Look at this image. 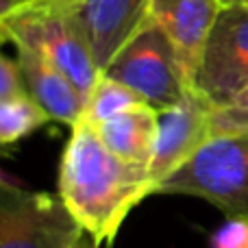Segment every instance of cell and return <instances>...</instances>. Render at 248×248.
<instances>
[{"mask_svg":"<svg viewBox=\"0 0 248 248\" xmlns=\"http://www.w3.org/2000/svg\"><path fill=\"white\" fill-rule=\"evenodd\" d=\"M155 194L196 196L229 218L248 220V133L211 135Z\"/></svg>","mask_w":248,"mask_h":248,"instance_id":"2","label":"cell"},{"mask_svg":"<svg viewBox=\"0 0 248 248\" xmlns=\"http://www.w3.org/2000/svg\"><path fill=\"white\" fill-rule=\"evenodd\" d=\"M248 85V7H220L202 46L192 90L214 107L231 103Z\"/></svg>","mask_w":248,"mask_h":248,"instance_id":"5","label":"cell"},{"mask_svg":"<svg viewBox=\"0 0 248 248\" xmlns=\"http://www.w3.org/2000/svg\"><path fill=\"white\" fill-rule=\"evenodd\" d=\"M140 105H146V103L137 92H133L131 87H126L124 83L116 81V78L107 77L103 72L85 100L81 122L98 126V124L111 120V118L120 116V113L128 111L133 107H140Z\"/></svg>","mask_w":248,"mask_h":248,"instance_id":"12","label":"cell"},{"mask_svg":"<svg viewBox=\"0 0 248 248\" xmlns=\"http://www.w3.org/2000/svg\"><path fill=\"white\" fill-rule=\"evenodd\" d=\"M72 7L100 72L150 20V0H63Z\"/></svg>","mask_w":248,"mask_h":248,"instance_id":"8","label":"cell"},{"mask_svg":"<svg viewBox=\"0 0 248 248\" xmlns=\"http://www.w3.org/2000/svg\"><path fill=\"white\" fill-rule=\"evenodd\" d=\"M2 44V42H0ZM26 85L22 78V70L17 59H9L0 52V100L9 98V96L24 94Z\"/></svg>","mask_w":248,"mask_h":248,"instance_id":"16","label":"cell"},{"mask_svg":"<svg viewBox=\"0 0 248 248\" xmlns=\"http://www.w3.org/2000/svg\"><path fill=\"white\" fill-rule=\"evenodd\" d=\"M59 198L98 246H111L126 216L150 196L148 166L118 157L96 126L78 120L61 153Z\"/></svg>","mask_w":248,"mask_h":248,"instance_id":"1","label":"cell"},{"mask_svg":"<svg viewBox=\"0 0 248 248\" xmlns=\"http://www.w3.org/2000/svg\"><path fill=\"white\" fill-rule=\"evenodd\" d=\"M50 120L29 92L0 100V146L24 140Z\"/></svg>","mask_w":248,"mask_h":248,"instance_id":"13","label":"cell"},{"mask_svg":"<svg viewBox=\"0 0 248 248\" xmlns=\"http://www.w3.org/2000/svg\"><path fill=\"white\" fill-rule=\"evenodd\" d=\"M100 140L111 153L133 163L148 166L159 131V109L140 105L96 126Z\"/></svg>","mask_w":248,"mask_h":248,"instance_id":"11","label":"cell"},{"mask_svg":"<svg viewBox=\"0 0 248 248\" xmlns=\"http://www.w3.org/2000/svg\"><path fill=\"white\" fill-rule=\"evenodd\" d=\"M65 248H100V246L96 244V242H94V237H92L90 233L81 231V233H78V235L74 237V240L70 242V244L65 246Z\"/></svg>","mask_w":248,"mask_h":248,"instance_id":"19","label":"cell"},{"mask_svg":"<svg viewBox=\"0 0 248 248\" xmlns=\"http://www.w3.org/2000/svg\"><path fill=\"white\" fill-rule=\"evenodd\" d=\"M220 7H248V0H218Z\"/></svg>","mask_w":248,"mask_h":248,"instance_id":"21","label":"cell"},{"mask_svg":"<svg viewBox=\"0 0 248 248\" xmlns=\"http://www.w3.org/2000/svg\"><path fill=\"white\" fill-rule=\"evenodd\" d=\"M229 133H248V85L231 103L211 111V135Z\"/></svg>","mask_w":248,"mask_h":248,"instance_id":"14","label":"cell"},{"mask_svg":"<svg viewBox=\"0 0 248 248\" xmlns=\"http://www.w3.org/2000/svg\"><path fill=\"white\" fill-rule=\"evenodd\" d=\"M103 72L137 92L155 109L172 107L192 90L174 44L153 17L118 50Z\"/></svg>","mask_w":248,"mask_h":248,"instance_id":"4","label":"cell"},{"mask_svg":"<svg viewBox=\"0 0 248 248\" xmlns=\"http://www.w3.org/2000/svg\"><path fill=\"white\" fill-rule=\"evenodd\" d=\"M81 231L55 194L0 189V248H65Z\"/></svg>","mask_w":248,"mask_h":248,"instance_id":"6","label":"cell"},{"mask_svg":"<svg viewBox=\"0 0 248 248\" xmlns=\"http://www.w3.org/2000/svg\"><path fill=\"white\" fill-rule=\"evenodd\" d=\"M211 111L214 105L194 90L176 105L159 109L157 141L148 163L150 196L211 137Z\"/></svg>","mask_w":248,"mask_h":248,"instance_id":"7","label":"cell"},{"mask_svg":"<svg viewBox=\"0 0 248 248\" xmlns=\"http://www.w3.org/2000/svg\"><path fill=\"white\" fill-rule=\"evenodd\" d=\"M24 187H29L24 181L9 174V172H4L2 168H0V189H24Z\"/></svg>","mask_w":248,"mask_h":248,"instance_id":"18","label":"cell"},{"mask_svg":"<svg viewBox=\"0 0 248 248\" xmlns=\"http://www.w3.org/2000/svg\"><path fill=\"white\" fill-rule=\"evenodd\" d=\"M218 11V0H150V17L174 44L189 81H194L202 46Z\"/></svg>","mask_w":248,"mask_h":248,"instance_id":"9","label":"cell"},{"mask_svg":"<svg viewBox=\"0 0 248 248\" xmlns=\"http://www.w3.org/2000/svg\"><path fill=\"white\" fill-rule=\"evenodd\" d=\"M17 9H20L17 0H0V42H7V37H4V24L16 16Z\"/></svg>","mask_w":248,"mask_h":248,"instance_id":"17","label":"cell"},{"mask_svg":"<svg viewBox=\"0 0 248 248\" xmlns=\"http://www.w3.org/2000/svg\"><path fill=\"white\" fill-rule=\"evenodd\" d=\"M209 248H248V220L229 218L209 237Z\"/></svg>","mask_w":248,"mask_h":248,"instance_id":"15","label":"cell"},{"mask_svg":"<svg viewBox=\"0 0 248 248\" xmlns=\"http://www.w3.org/2000/svg\"><path fill=\"white\" fill-rule=\"evenodd\" d=\"M4 37L13 46H29L52 61L85 100L103 74L68 2L22 9L4 24Z\"/></svg>","mask_w":248,"mask_h":248,"instance_id":"3","label":"cell"},{"mask_svg":"<svg viewBox=\"0 0 248 248\" xmlns=\"http://www.w3.org/2000/svg\"><path fill=\"white\" fill-rule=\"evenodd\" d=\"M55 2H63V0H17V4H20V9H17V11H22V9L44 7V4H55Z\"/></svg>","mask_w":248,"mask_h":248,"instance_id":"20","label":"cell"},{"mask_svg":"<svg viewBox=\"0 0 248 248\" xmlns=\"http://www.w3.org/2000/svg\"><path fill=\"white\" fill-rule=\"evenodd\" d=\"M16 50L26 92L33 96L35 103L50 116V120L70 126L77 124L85 107V96L52 61H48L37 50L29 46H16Z\"/></svg>","mask_w":248,"mask_h":248,"instance_id":"10","label":"cell"}]
</instances>
